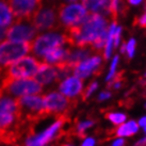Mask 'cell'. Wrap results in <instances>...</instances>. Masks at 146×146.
<instances>
[{
  "instance_id": "35",
  "label": "cell",
  "mask_w": 146,
  "mask_h": 146,
  "mask_svg": "<svg viewBox=\"0 0 146 146\" xmlns=\"http://www.w3.org/2000/svg\"><path fill=\"white\" fill-rule=\"evenodd\" d=\"M62 146H70V145H67V144H64V145H62Z\"/></svg>"
},
{
  "instance_id": "5",
  "label": "cell",
  "mask_w": 146,
  "mask_h": 146,
  "mask_svg": "<svg viewBox=\"0 0 146 146\" xmlns=\"http://www.w3.org/2000/svg\"><path fill=\"white\" fill-rule=\"evenodd\" d=\"M31 42L7 41L0 44V66L7 67L31 51Z\"/></svg>"
},
{
  "instance_id": "23",
  "label": "cell",
  "mask_w": 146,
  "mask_h": 146,
  "mask_svg": "<svg viewBox=\"0 0 146 146\" xmlns=\"http://www.w3.org/2000/svg\"><path fill=\"white\" fill-rule=\"evenodd\" d=\"M117 62H118V58L115 57V58H114L113 62H112V65H111L110 74H109V76H108V80H110V79H111V78L114 76V72H115V67H116V64H117Z\"/></svg>"
},
{
  "instance_id": "9",
  "label": "cell",
  "mask_w": 146,
  "mask_h": 146,
  "mask_svg": "<svg viewBox=\"0 0 146 146\" xmlns=\"http://www.w3.org/2000/svg\"><path fill=\"white\" fill-rule=\"evenodd\" d=\"M68 115H61L58 117V121L53 125H51L48 129H46L44 132H42L38 135H31L29 134L28 139L26 140L25 146H44L47 143H49L51 140L59 137L58 134H61L63 132H60L61 128L63 127L66 122H68Z\"/></svg>"
},
{
  "instance_id": "31",
  "label": "cell",
  "mask_w": 146,
  "mask_h": 146,
  "mask_svg": "<svg viewBox=\"0 0 146 146\" xmlns=\"http://www.w3.org/2000/svg\"><path fill=\"white\" fill-rule=\"evenodd\" d=\"M142 0H128V2L131 4H139Z\"/></svg>"
},
{
  "instance_id": "8",
  "label": "cell",
  "mask_w": 146,
  "mask_h": 146,
  "mask_svg": "<svg viewBox=\"0 0 146 146\" xmlns=\"http://www.w3.org/2000/svg\"><path fill=\"white\" fill-rule=\"evenodd\" d=\"M66 44L64 34H58V33H47L37 36L32 42V52L40 58H43L44 54L57 48L62 47Z\"/></svg>"
},
{
  "instance_id": "17",
  "label": "cell",
  "mask_w": 146,
  "mask_h": 146,
  "mask_svg": "<svg viewBox=\"0 0 146 146\" xmlns=\"http://www.w3.org/2000/svg\"><path fill=\"white\" fill-rule=\"evenodd\" d=\"M13 21L14 17L10 5L4 1H0V26L8 27L9 25L12 24Z\"/></svg>"
},
{
  "instance_id": "16",
  "label": "cell",
  "mask_w": 146,
  "mask_h": 146,
  "mask_svg": "<svg viewBox=\"0 0 146 146\" xmlns=\"http://www.w3.org/2000/svg\"><path fill=\"white\" fill-rule=\"evenodd\" d=\"M67 53H68V49H64L62 46V47H57V48L48 51L46 54H44V57L42 59L44 60L45 63L54 65L65 61V59L67 57Z\"/></svg>"
},
{
  "instance_id": "34",
  "label": "cell",
  "mask_w": 146,
  "mask_h": 146,
  "mask_svg": "<svg viewBox=\"0 0 146 146\" xmlns=\"http://www.w3.org/2000/svg\"><path fill=\"white\" fill-rule=\"evenodd\" d=\"M67 1H69V2H73V1H76V0H67Z\"/></svg>"
},
{
  "instance_id": "32",
  "label": "cell",
  "mask_w": 146,
  "mask_h": 146,
  "mask_svg": "<svg viewBox=\"0 0 146 146\" xmlns=\"http://www.w3.org/2000/svg\"><path fill=\"white\" fill-rule=\"evenodd\" d=\"M126 47H127V46H126V43H124V44L122 45V47H121V52H122V53H124V52H125Z\"/></svg>"
},
{
  "instance_id": "3",
  "label": "cell",
  "mask_w": 146,
  "mask_h": 146,
  "mask_svg": "<svg viewBox=\"0 0 146 146\" xmlns=\"http://www.w3.org/2000/svg\"><path fill=\"white\" fill-rule=\"evenodd\" d=\"M76 105V98H68L58 92H52L44 96V112L47 116L54 115L58 118L61 115H68V112Z\"/></svg>"
},
{
  "instance_id": "33",
  "label": "cell",
  "mask_w": 146,
  "mask_h": 146,
  "mask_svg": "<svg viewBox=\"0 0 146 146\" xmlns=\"http://www.w3.org/2000/svg\"><path fill=\"white\" fill-rule=\"evenodd\" d=\"M2 95H3V92H2V90L0 89V98L2 97Z\"/></svg>"
},
{
  "instance_id": "29",
  "label": "cell",
  "mask_w": 146,
  "mask_h": 146,
  "mask_svg": "<svg viewBox=\"0 0 146 146\" xmlns=\"http://www.w3.org/2000/svg\"><path fill=\"white\" fill-rule=\"evenodd\" d=\"M144 145H146V138L140 140V141H139V142L137 143L134 146H144Z\"/></svg>"
},
{
  "instance_id": "14",
  "label": "cell",
  "mask_w": 146,
  "mask_h": 146,
  "mask_svg": "<svg viewBox=\"0 0 146 146\" xmlns=\"http://www.w3.org/2000/svg\"><path fill=\"white\" fill-rule=\"evenodd\" d=\"M82 80L76 77H66L60 84V92L68 98H76L82 92Z\"/></svg>"
},
{
  "instance_id": "6",
  "label": "cell",
  "mask_w": 146,
  "mask_h": 146,
  "mask_svg": "<svg viewBox=\"0 0 146 146\" xmlns=\"http://www.w3.org/2000/svg\"><path fill=\"white\" fill-rule=\"evenodd\" d=\"M2 92L9 94L14 97H21L26 95H37L43 91L42 84L35 80L30 78H23L12 80L7 84L0 86Z\"/></svg>"
},
{
  "instance_id": "20",
  "label": "cell",
  "mask_w": 146,
  "mask_h": 146,
  "mask_svg": "<svg viewBox=\"0 0 146 146\" xmlns=\"http://www.w3.org/2000/svg\"><path fill=\"white\" fill-rule=\"evenodd\" d=\"M91 126H93V122H84V123H80L78 124L76 129H75V134L78 135L80 139L85 138V133H84V130L86 128H89Z\"/></svg>"
},
{
  "instance_id": "38",
  "label": "cell",
  "mask_w": 146,
  "mask_h": 146,
  "mask_svg": "<svg viewBox=\"0 0 146 146\" xmlns=\"http://www.w3.org/2000/svg\"><path fill=\"white\" fill-rule=\"evenodd\" d=\"M145 76H146V75H145Z\"/></svg>"
},
{
  "instance_id": "13",
  "label": "cell",
  "mask_w": 146,
  "mask_h": 146,
  "mask_svg": "<svg viewBox=\"0 0 146 146\" xmlns=\"http://www.w3.org/2000/svg\"><path fill=\"white\" fill-rule=\"evenodd\" d=\"M34 79L42 85L50 84L54 81H59V70L54 65L48 63H41Z\"/></svg>"
},
{
  "instance_id": "30",
  "label": "cell",
  "mask_w": 146,
  "mask_h": 146,
  "mask_svg": "<svg viewBox=\"0 0 146 146\" xmlns=\"http://www.w3.org/2000/svg\"><path fill=\"white\" fill-rule=\"evenodd\" d=\"M139 125L140 126H144V127H145L146 126V116L145 117H143V118H141V119H140V123H139Z\"/></svg>"
},
{
  "instance_id": "26",
  "label": "cell",
  "mask_w": 146,
  "mask_h": 146,
  "mask_svg": "<svg viewBox=\"0 0 146 146\" xmlns=\"http://www.w3.org/2000/svg\"><path fill=\"white\" fill-rule=\"evenodd\" d=\"M94 140L93 139H86L84 142H83V144H82V146H94Z\"/></svg>"
},
{
  "instance_id": "2",
  "label": "cell",
  "mask_w": 146,
  "mask_h": 146,
  "mask_svg": "<svg viewBox=\"0 0 146 146\" xmlns=\"http://www.w3.org/2000/svg\"><path fill=\"white\" fill-rule=\"evenodd\" d=\"M40 65L41 62L32 57H23L18 59L15 62L9 64L8 67H5L0 86L7 84L12 80L34 77L38 70Z\"/></svg>"
},
{
  "instance_id": "22",
  "label": "cell",
  "mask_w": 146,
  "mask_h": 146,
  "mask_svg": "<svg viewBox=\"0 0 146 146\" xmlns=\"http://www.w3.org/2000/svg\"><path fill=\"white\" fill-rule=\"evenodd\" d=\"M134 47H135V41L134 40H130V42L128 43L127 45V52H128V57L129 58H132L133 56V52H134Z\"/></svg>"
},
{
  "instance_id": "19",
  "label": "cell",
  "mask_w": 146,
  "mask_h": 146,
  "mask_svg": "<svg viewBox=\"0 0 146 146\" xmlns=\"http://www.w3.org/2000/svg\"><path fill=\"white\" fill-rule=\"evenodd\" d=\"M106 117L109 118L114 125H121L125 122L126 115L122 113H108L106 115Z\"/></svg>"
},
{
  "instance_id": "21",
  "label": "cell",
  "mask_w": 146,
  "mask_h": 146,
  "mask_svg": "<svg viewBox=\"0 0 146 146\" xmlns=\"http://www.w3.org/2000/svg\"><path fill=\"white\" fill-rule=\"evenodd\" d=\"M97 89V83L96 82H93V83H91V84L86 88V89L83 91V92H81V98L84 100V99H86V98L89 97L91 94L93 93L95 90Z\"/></svg>"
},
{
  "instance_id": "27",
  "label": "cell",
  "mask_w": 146,
  "mask_h": 146,
  "mask_svg": "<svg viewBox=\"0 0 146 146\" xmlns=\"http://www.w3.org/2000/svg\"><path fill=\"white\" fill-rule=\"evenodd\" d=\"M123 145H125V141L123 139H118L117 141H115L112 144V146H123Z\"/></svg>"
},
{
  "instance_id": "4",
  "label": "cell",
  "mask_w": 146,
  "mask_h": 146,
  "mask_svg": "<svg viewBox=\"0 0 146 146\" xmlns=\"http://www.w3.org/2000/svg\"><path fill=\"white\" fill-rule=\"evenodd\" d=\"M14 17V24L30 21L43 8V0H8Z\"/></svg>"
},
{
  "instance_id": "18",
  "label": "cell",
  "mask_w": 146,
  "mask_h": 146,
  "mask_svg": "<svg viewBox=\"0 0 146 146\" xmlns=\"http://www.w3.org/2000/svg\"><path fill=\"white\" fill-rule=\"evenodd\" d=\"M139 129V125L133 121H130L127 124L119 126L118 129L115 132V135L117 137H124V135H132L134 134Z\"/></svg>"
},
{
  "instance_id": "11",
  "label": "cell",
  "mask_w": 146,
  "mask_h": 146,
  "mask_svg": "<svg viewBox=\"0 0 146 146\" xmlns=\"http://www.w3.org/2000/svg\"><path fill=\"white\" fill-rule=\"evenodd\" d=\"M36 30L30 24L17 23L13 24L7 31V37L9 41L14 42H31L36 34Z\"/></svg>"
},
{
  "instance_id": "28",
  "label": "cell",
  "mask_w": 146,
  "mask_h": 146,
  "mask_svg": "<svg viewBox=\"0 0 146 146\" xmlns=\"http://www.w3.org/2000/svg\"><path fill=\"white\" fill-rule=\"evenodd\" d=\"M111 96V94L109 92H104L102 94H100V96H99V100H104L106 98H109Z\"/></svg>"
},
{
  "instance_id": "24",
  "label": "cell",
  "mask_w": 146,
  "mask_h": 146,
  "mask_svg": "<svg viewBox=\"0 0 146 146\" xmlns=\"http://www.w3.org/2000/svg\"><path fill=\"white\" fill-rule=\"evenodd\" d=\"M121 30L122 29L121 28H117V29H115V32H114V46L115 47H117L118 46V42H119V34H121Z\"/></svg>"
},
{
  "instance_id": "15",
  "label": "cell",
  "mask_w": 146,
  "mask_h": 146,
  "mask_svg": "<svg viewBox=\"0 0 146 146\" xmlns=\"http://www.w3.org/2000/svg\"><path fill=\"white\" fill-rule=\"evenodd\" d=\"M110 0H82V5L92 13H97L102 16L109 15Z\"/></svg>"
},
{
  "instance_id": "1",
  "label": "cell",
  "mask_w": 146,
  "mask_h": 146,
  "mask_svg": "<svg viewBox=\"0 0 146 146\" xmlns=\"http://www.w3.org/2000/svg\"><path fill=\"white\" fill-rule=\"evenodd\" d=\"M109 30V23L97 13L89 12L81 24L66 28L64 35L66 44L77 48H88L102 33Z\"/></svg>"
},
{
  "instance_id": "7",
  "label": "cell",
  "mask_w": 146,
  "mask_h": 146,
  "mask_svg": "<svg viewBox=\"0 0 146 146\" xmlns=\"http://www.w3.org/2000/svg\"><path fill=\"white\" fill-rule=\"evenodd\" d=\"M89 12L81 4H61L58 9L60 24L65 28L81 24Z\"/></svg>"
},
{
  "instance_id": "36",
  "label": "cell",
  "mask_w": 146,
  "mask_h": 146,
  "mask_svg": "<svg viewBox=\"0 0 146 146\" xmlns=\"http://www.w3.org/2000/svg\"><path fill=\"white\" fill-rule=\"evenodd\" d=\"M144 131H145V133H146V126H145V128H144Z\"/></svg>"
},
{
  "instance_id": "12",
  "label": "cell",
  "mask_w": 146,
  "mask_h": 146,
  "mask_svg": "<svg viewBox=\"0 0 146 146\" xmlns=\"http://www.w3.org/2000/svg\"><path fill=\"white\" fill-rule=\"evenodd\" d=\"M100 62H102V57L99 54H96V56H93L91 58H88L83 60L82 62H80L79 64L74 68V75L76 77L80 78V79H83V78L89 77L91 74H94V75H99L100 74Z\"/></svg>"
},
{
  "instance_id": "25",
  "label": "cell",
  "mask_w": 146,
  "mask_h": 146,
  "mask_svg": "<svg viewBox=\"0 0 146 146\" xmlns=\"http://www.w3.org/2000/svg\"><path fill=\"white\" fill-rule=\"evenodd\" d=\"M7 31H8V27H1L0 26V42L3 41L4 37H7Z\"/></svg>"
},
{
  "instance_id": "10",
  "label": "cell",
  "mask_w": 146,
  "mask_h": 146,
  "mask_svg": "<svg viewBox=\"0 0 146 146\" xmlns=\"http://www.w3.org/2000/svg\"><path fill=\"white\" fill-rule=\"evenodd\" d=\"M30 23L36 31H52L58 30L61 26L57 12L52 8H42Z\"/></svg>"
},
{
  "instance_id": "37",
  "label": "cell",
  "mask_w": 146,
  "mask_h": 146,
  "mask_svg": "<svg viewBox=\"0 0 146 146\" xmlns=\"http://www.w3.org/2000/svg\"><path fill=\"white\" fill-rule=\"evenodd\" d=\"M145 108H146V105H145Z\"/></svg>"
}]
</instances>
